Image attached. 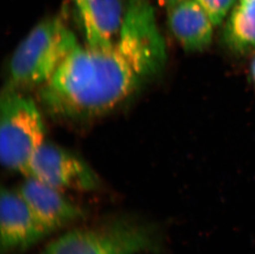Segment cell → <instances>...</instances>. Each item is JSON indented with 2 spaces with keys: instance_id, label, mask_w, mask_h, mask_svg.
<instances>
[{
  "instance_id": "6da1fadb",
  "label": "cell",
  "mask_w": 255,
  "mask_h": 254,
  "mask_svg": "<svg viewBox=\"0 0 255 254\" xmlns=\"http://www.w3.org/2000/svg\"><path fill=\"white\" fill-rule=\"evenodd\" d=\"M166 46L148 0H128L120 33L111 46L77 47L46 84L41 98L56 115L92 118L128 99L163 69Z\"/></svg>"
},
{
  "instance_id": "52a82bcc",
  "label": "cell",
  "mask_w": 255,
  "mask_h": 254,
  "mask_svg": "<svg viewBox=\"0 0 255 254\" xmlns=\"http://www.w3.org/2000/svg\"><path fill=\"white\" fill-rule=\"evenodd\" d=\"M17 192L48 234L79 221L84 215L61 191L33 178H27Z\"/></svg>"
},
{
  "instance_id": "30bf717a",
  "label": "cell",
  "mask_w": 255,
  "mask_h": 254,
  "mask_svg": "<svg viewBox=\"0 0 255 254\" xmlns=\"http://www.w3.org/2000/svg\"><path fill=\"white\" fill-rule=\"evenodd\" d=\"M229 47L239 53L255 49V2L239 0L229 17L224 32Z\"/></svg>"
},
{
  "instance_id": "ba28073f",
  "label": "cell",
  "mask_w": 255,
  "mask_h": 254,
  "mask_svg": "<svg viewBox=\"0 0 255 254\" xmlns=\"http://www.w3.org/2000/svg\"><path fill=\"white\" fill-rule=\"evenodd\" d=\"M168 22L186 51H203L212 42L214 24L195 0H183L169 8Z\"/></svg>"
},
{
  "instance_id": "277c9868",
  "label": "cell",
  "mask_w": 255,
  "mask_h": 254,
  "mask_svg": "<svg viewBox=\"0 0 255 254\" xmlns=\"http://www.w3.org/2000/svg\"><path fill=\"white\" fill-rule=\"evenodd\" d=\"M157 239L151 226L119 218L65 233L52 241L43 254H140L154 250Z\"/></svg>"
},
{
  "instance_id": "5b68a950",
  "label": "cell",
  "mask_w": 255,
  "mask_h": 254,
  "mask_svg": "<svg viewBox=\"0 0 255 254\" xmlns=\"http://www.w3.org/2000/svg\"><path fill=\"white\" fill-rule=\"evenodd\" d=\"M26 177L60 191L85 192L99 186L98 176L85 161L75 153L46 142L34 153Z\"/></svg>"
},
{
  "instance_id": "7c38bea8",
  "label": "cell",
  "mask_w": 255,
  "mask_h": 254,
  "mask_svg": "<svg viewBox=\"0 0 255 254\" xmlns=\"http://www.w3.org/2000/svg\"><path fill=\"white\" fill-rule=\"evenodd\" d=\"M72 1L75 2L80 17H82L89 10V5H90L93 0H72Z\"/></svg>"
},
{
  "instance_id": "8992f818",
  "label": "cell",
  "mask_w": 255,
  "mask_h": 254,
  "mask_svg": "<svg viewBox=\"0 0 255 254\" xmlns=\"http://www.w3.org/2000/svg\"><path fill=\"white\" fill-rule=\"evenodd\" d=\"M0 234L6 254L24 251L48 235L19 192L5 187L0 197Z\"/></svg>"
},
{
  "instance_id": "4fadbf2b",
  "label": "cell",
  "mask_w": 255,
  "mask_h": 254,
  "mask_svg": "<svg viewBox=\"0 0 255 254\" xmlns=\"http://www.w3.org/2000/svg\"><path fill=\"white\" fill-rule=\"evenodd\" d=\"M163 6L167 7V9H169L171 7H173L174 5L177 4L178 2L183 1V0H158Z\"/></svg>"
},
{
  "instance_id": "3957f363",
  "label": "cell",
  "mask_w": 255,
  "mask_h": 254,
  "mask_svg": "<svg viewBox=\"0 0 255 254\" xmlns=\"http://www.w3.org/2000/svg\"><path fill=\"white\" fill-rule=\"evenodd\" d=\"M45 142V126L36 103L13 87H7L0 103L2 165L27 176L31 158Z\"/></svg>"
},
{
  "instance_id": "5bb4252c",
  "label": "cell",
  "mask_w": 255,
  "mask_h": 254,
  "mask_svg": "<svg viewBox=\"0 0 255 254\" xmlns=\"http://www.w3.org/2000/svg\"><path fill=\"white\" fill-rule=\"evenodd\" d=\"M251 74H252V77H253L254 80L255 82V59L252 63V65H251Z\"/></svg>"
},
{
  "instance_id": "7a4b0ae2",
  "label": "cell",
  "mask_w": 255,
  "mask_h": 254,
  "mask_svg": "<svg viewBox=\"0 0 255 254\" xmlns=\"http://www.w3.org/2000/svg\"><path fill=\"white\" fill-rule=\"evenodd\" d=\"M78 45L75 34L60 17H48L39 22L12 54L11 86L27 88L46 84Z\"/></svg>"
},
{
  "instance_id": "8fae6325",
  "label": "cell",
  "mask_w": 255,
  "mask_h": 254,
  "mask_svg": "<svg viewBox=\"0 0 255 254\" xmlns=\"http://www.w3.org/2000/svg\"><path fill=\"white\" fill-rule=\"evenodd\" d=\"M204 10L214 26L220 25L227 17L236 0H195Z\"/></svg>"
},
{
  "instance_id": "9c48e42d",
  "label": "cell",
  "mask_w": 255,
  "mask_h": 254,
  "mask_svg": "<svg viewBox=\"0 0 255 254\" xmlns=\"http://www.w3.org/2000/svg\"><path fill=\"white\" fill-rule=\"evenodd\" d=\"M125 11L121 0H93L81 17L88 46L107 47L120 33Z\"/></svg>"
}]
</instances>
